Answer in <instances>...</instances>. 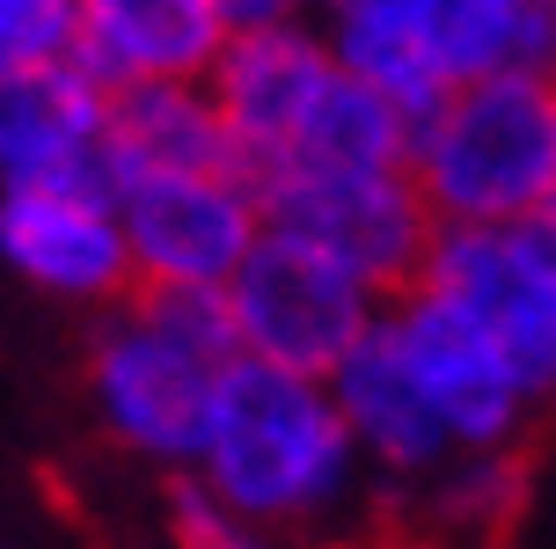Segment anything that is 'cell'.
<instances>
[{
	"label": "cell",
	"instance_id": "ac0fdd59",
	"mask_svg": "<svg viewBox=\"0 0 556 549\" xmlns=\"http://www.w3.org/2000/svg\"><path fill=\"white\" fill-rule=\"evenodd\" d=\"M74 15H81V0H0V66L66 59L74 52Z\"/></svg>",
	"mask_w": 556,
	"mask_h": 549
},
{
	"label": "cell",
	"instance_id": "7c38bea8",
	"mask_svg": "<svg viewBox=\"0 0 556 549\" xmlns=\"http://www.w3.org/2000/svg\"><path fill=\"white\" fill-rule=\"evenodd\" d=\"M330 396H337V411H344V425H352V439H359V454L374 469H389V476H425V469H440L446 454H454L446 417L432 411L417 366L403 359V345H395L389 308H381V323L330 366Z\"/></svg>",
	"mask_w": 556,
	"mask_h": 549
},
{
	"label": "cell",
	"instance_id": "3957f363",
	"mask_svg": "<svg viewBox=\"0 0 556 549\" xmlns=\"http://www.w3.org/2000/svg\"><path fill=\"white\" fill-rule=\"evenodd\" d=\"M410 176L440 227L528 220L556 191V74L454 82L410 125Z\"/></svg>",
	"mask_w": 556,
	"mask_h": 549
},
{
	"label": "cell",
	"instance_id": "30bf717a",
	"mask_svg": "<svg viewBox=\"0 0 556 549\" xmlns=\"http://www.w3.org/2000/svg\"><path fill=\"white\" fill-rule=\"evenodd\" d=\"M337 74V52L323 29H307L301 15H286V23H250L235 29L213 59V103H220L227 133L242 147V162L250 176H264L271 162H286V147L301 139L307 110L323 96V82Z\"/></svg>",
	"mask_w": 556,
	"mask_h": 549
},
{
	"label": "cell",
	"instance_id": "277c9868",
	"mask_svg": "<svg viewBox=\"0 0 556 549\" xmlns=\"http://www.w3.org/2000/svg\"><path fill=\"white\" fill-rule=\"evenodd\" d=\"M256 205H264V227L337 257L381 301L417 286L425 249L440 235V220H432L410 169H293L286 162L256 176Z\"/></svg>",
	"mask_w": 556,
	"mask_h": 549
},
{
	"label": "cell",
	"instance_id": "8fae6325",
	"mask_svg": "<svg viewBox=\"0 0 556 549\" xmlns=\"http://www.w3.org/2000/svg\"><path fill=\"white\" fill-rule=\"evenodd\" d=\"M235 37L220 0H81L74 59L103 88L132 82H205Z\"/></svg>",
	"mask_w": 556,
	"mask_h": 549
},
{
	"label": "cell",
	"instance_id": "ba28073f",
	"mask_svg": "<svg viewBox=\"0 0 556 549\" xmlns=\"http://www.w3.org/2000/svg\"><path fill=\"white\" fill-rule=\"evenodd\" d=\"M0 257L59 301H117L132 294V249L117 220V184L103 154L59 176H29L0 191Z\"/></svg>",
	"mask_w": 556,
	"mask_h": 549
},
{
	"label": "cell",
	"instance_id": "6da1fadb",
	"mask_svg": "<svg viewBox=\"0 0 556 549\" xmlns=\"http://www.w3.org/2000/svg\"><path fill=\"white\" fill-rule=\"evenodd\" d=\"M205 491L242 521H315L352 491L359 439L323 374L235 352L205 403Z\"/></svg>",
	"mask_w": 556,
	"mask_h": 549
},
{
	"label": "cell",
	"instance_id": "9c48e42d",
	"mask_svg": "<svg viewBox=\"0 0 556 549\" xmlns=\"http://www.w3.org/2000/svg\"><path fill=\"white\" fill-rule=\"evenodd\" d=\"M389 329L403 359L417 366V382L432 396V411L446 417V433L462 454H505L520 425H528L534 396L520 388V374L505 366V352L462 308L432 294V286H403L389 301Z\"/></svg>",
	"mask_w": 556,
	"mask_h": 549
},
{
	"label": "cell",
	"instance_id": "5bb4252c",
	"mask_svg": "<svg viewBox=\"0 0 556 549\" xmlns=\"http://www.w3.org/2000/svg\"><path fill=\"white\" fill-rule=\"evenodd\" d=\"M103 169H111V184L162 176V169H242L250 176L205 82L111 88V103H103Z\"/></svg>",
	"mask_w": 556,
	"mask_h": 549
},
{
	"label": "cell",
	"instance_id": "52a82bcc",
	"mask_svg": "<svg viewBox=\"0 0 556 549\" xmlns=\"http://www.w3.org/2000/svg\"><path fill=\"white\" fill-rule=\"evenodd\" d=\"M117 220H125V249H132V286H227L264 235L256 176H242V169L125 176Z\"/></svg>",
	"mask_w": 556,
	"mask_h": 549
},
{
	"label": "cell",
	"instance_id": "7a4b0ae2",
	"mask_svg": "<svg viewBox=\"0 0 556 549\" xmlns=\"http://www.w3.org/2000/svg\"><path fill=\"white\" fill-rule=\"evenodd\" d=\"M242 352L227 286H132V301L88 359V396L125 447L198 462L205 403L220 366Z\"/></svg>",
	"mask_w": 556,
	"mask_h": 549
},
{
	"label": "cell",
	"instance_id": "d6986e66",
	"mask_svg": "<svg viewBox=\"0 0 556 549\" xmlns=\"http://www.w3.org/2000/svg\"><path fill=\"white\" fill-rule=\"evenodd\" d=\"M168 535H176V549H264L235 527V513H227L220 498L198 491V484H176L168 491Z\"/></svg>",
	"mask_w": 556,
	"mask_h": 549
},
{
	"label": "cell",
	"instance_id": "5b68a950",
	"mask_svg": "<svg viewBox=\"0 0 556 549\" xmlns=\"http://www.w3.org/2000/svg\"><path fill=\"white\" fill-rule=\"evenodd\" d=\"M381 308L389 301L366 278H352L337 257L293 242L278 227H264L256 249L227 278V315H235L242 352L293 366V374H323V382H330L337 359L381 323Z\"/></svg>",
	"mask_w": 556,
	"mask_h": 549
},
{
	"label": "cell",
	"instance_id": "8992f818",
	"mask_svg": "<svg viewBox=\"0 0 556 549\" xmlns=\"http://www.w3.org/2000/svg\"><path fill=\"white\" fill-rule=\"evenodd\" d=\"M417 286H432L462 308L505 366L520 374L534 403L556 396V249L534 235L528 220L498 227H440L425 249Z\"/></svg>",
	"mask_w": 556,
	"mask_h": 549
},
{
	"label": "cell",
	"instance_id": "e0dca14e",
	"mask_svg": "<svg viewBox=\"0 0 556 549\" xmlns=\"http://www.w3.org/2000/svg\"><path fill=\"white\" fill-rule=\"evenodd\" d=\"M410 125L417 117L395 96H381L374 82L337 66L315 96V110H307L301 139L286 147V162L293 169H410Z\"/></svg>",
	"mask_w": 556,
	"mask_h": 549
},
{
	"label": "cell",
	"instance_id": "4fadbf2b",
	"mask_svg": "<svg viewBox=\"0 0 556 549\" xmlns=\"http://www.w3.org/2000/svg\"><path fill=\"white\" fill-rule=\"evenodd\" d=\"M103 103L111 88L81 59H37L0 66V184L59 176L103 154Z\"/></svg>",
	"mask_w": 556,
	"mask_h": 549
},
{
	"label": "cell",
	"instance_id": "7402d4cb",
	"mask_svg": "<svg viewBox=\"0 0 556 549\" xmlns=\"http://www.w3.org/2000/svg\"><path fill=\"white\" fill-rule=\"evenodd\" d=\"M323 8H330V0H323Z\"/></svg>",
	"mask_w": 556,
	"mask_h": 549
},
{
	"label": "cell",
	"instance_id": "ffe728a7",
	"mask_svg": "<svg viewBox=\"0 0 556 549\" xmlns=\"http://www.w3.org/2000/svg\"><path fill=\"white\" fill-rule=\"evenodd\" d=\"M227 23L250 29V23H286V15H301V0H220Z\"/></svg>",
	"mask_w": 556,
	"mask_h": 549
},
{
	"label": "cell",
	"instance_id": "2e32d148",
	"mask_svg": "<svg viewBox=\"0 0 556 549\" xmlns=\"http://www.w3.org/2000/svg\"><path fill=\"white\" fill-rule=\"evenodd\" d=\"M432 45L446 82L556 74V0H432Z\"/></svg>",
	"mask_w": 556,
	"mask_h": 549
},
{
	"label": "cell",
	"instance_id": "9a60e30c",
	"mask_svg": "<svg viewBox=\"0 0 556 549\" xmlns=\"http://www.w3.org/2000/svg\"><path fill=\"white\" fill-rule=\"evenodd\" d=\"M330 52L344 74L374 82L381 96L410 110H432L446 96V66L432 45V0H330Z\"/></svg>",
	"mask_w": 556,
	"mask_h": 549
},
{
	"label": "cell",
	"instance_id": "44dd1931",
	"mask_svg": "<svg viewBox=\"0 0 556 549\" xmlns=\"http://www.w3.org/2000/svg\"><path fill=\"white\" fill-rule=\"evenodd\" d=\"M528 227H534V235H542V242L556 249V191H549V198H542V205L528 213Z\"/></svg>",
	"mask_w": 556,
	"mask_h": 549
}]
</instances>
